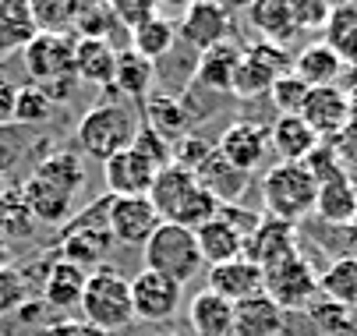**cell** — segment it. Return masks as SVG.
Wrapping results in <instances>:
<instances>
[{
  "label": "cell",
  "instance_id": "obj_1",
  "mask_svg": "<svg viewBox=\"0 0 357 336\" xmlns=\"http://www.w3.org/2000/svg\"><path fill=\"white\" fill-rule=\"evenodd\" d=\"M138 117L131 110V103L117 100V103H96L82 114L78 128H75V142H78V153L107 163L110 156L131 149L135 131H138Z\"/></svg>",
  "mask_w": 357,
  "mask_h": 336
},
{
  "label": "cell",
  "instance_id": "obj_2",
  "mask_svg": "<svg viewBox=\"0 0 357 336\" xmlns=\"http://www.w3.org/2000/svg\"><path fill=\"white\" fill-rule=\"evenodd\" d=\"M22 61L32 75V85H39L50 100L57 103H68L75 89H78V78H75V36H46L39 32L25 50H22Z\"/></svg>",
  "mask_w": 357,
  "mask_h": 336
},
{
  "label": "cell",
  "instance_id": "obj_3",
  "mask_svg": "<svg viewBox=\"0 0 357 336\" xmlns=\"http://www.w3.org/2000/svg\"><path fill=\"white\" fill-rule=\"evenodd\" d=\"M82 322L99 329V333H117L124 326L135 322L131 312V280H124L117 269L103 266L92 269L85 280V294H82V308H78Z\"/></svg>",
  "mask_w": 357,
  "mask_h": 336
},
{
  "label": "cell",
  "instance_id": "obj_4",
  "mask_svg": "<svg viewBox=\"0 0 357 336\" xmlns=\"http://www.w3.org/2000/svg\"><path fill=\"white\" fill-rule=\"evenodd\" d=\"M315 199H319V184L304 170V163H276L262 177L266 216H276L297 227L304 216L315 213Z\"/></svg>",
  "mask_w": 357,
  "mask_h": 336
},
{
  "label": "cell",
  "instance_id": "obj_5",
  "mask_svg": "<svg viewBox=\"0 0 357 336\" xmlns=\"http://www.w3.org/2000/svg\"><path fill=\"white\" fill-rule=\"evenodd\" d=\"M107 206H110V195L96 199L92 209L68 220L64 230L57 234V252L54 255L64 259V262H75L82 269H89V266L103 269V262L114 248V234H110V223H107Z\"/></svg>",
  "mask_w": 357,
  "mask_h": 336
},
{
  "label": "cell",
  "instance_id": "obj_6",
  "mask_svg": "<svg viewBox=\"0 0 357 336\" xmlns=\"http://www.w3.org/2000/svg\"><path fill=\"white\" fill-rule=\"evenodd\" d=\"M149 273H160L163 280L184 287L195 276H202L206 262H202L198 241H195V230H184L177 223H160L156 234L145 241V266Z\"/></svg>",
  "mask_w": 357,
  "mask_h": 336
},
{
  "label": "cell",
  "instance_id": "obj_7",
  "mask_svg": "<svg viewBox=\"0 0 357 336\" xmlns=\"http://www.w3.org/2000/svg\"><path fill=\"white\" fill-rule=\"evenodd\" d=\"M259 227V213L244 206H220V213L195 230V241L206 266H223L234 259H244L248 234Z\"/></svg>",
  "mask_w": 357,
  "mask_h": 336
},
{
  "label": "cell",
  "instance_id": "obj_8",
  "mask_svg": "<svg viewBox=\"0 0 357 336\" xmlns=\"http://www.w3.org/2000/svg\"><path fill=\"white\" fill-rule=\"evenodd\" d=\"M262 294L283 312H308V305L319 298V273L308 262V255H301L297 248L283 262L262 269Z\"/></svg>",
  "mask_w": 357,
  "mask_h": 336
},
{
  "label": "cell",
  "instance_id": "obj_9",
  "mask_svg": "<svg viewBox=\"0 0 357 336\" xmlns=\"http://www.w3.org/2000/svg\"><path fill=\"white\" fill-rule=\"evenodd\" d=\"M294 68V57L287 54V46H273L255 39L248 46H241V64L234 71V85L230 96L237 100H259V96H269L273 82L280 75H287Z\"/></svg>",
  "mask_w": 357,
  "mask_h": 336
},
{
  "label": "cell",
  "instance_id": "obj_10",
  "mask_svg": "<svg viewBox=\"0 0 357 336\" xmlns=\"http://www.w3.org/2000/svg\"><path fill=\"white\" fill-rule=\"evenodd\" d=\"M145 110V124L152 131H160L167 142H181L184 135L195 131L198 117H202V107H195L191 92H152L149 100L142 103Z\"/></svg>",
  "mask_w": 357,
  "mask_h": 336
},
{
  "label": "cell",
  "instance_id": "obj_11",
  "mask_svg": "<svg viewBox=\"0 0 357 336\" xmlns=\"http://www.w3.org/2000/svg\"><path fill=\"white\" fill-rule=\"evenodd\" d=\"M230 29H234V18H230V8L223 4H213V0H195V4L184 8L181 22H177V36L195 46V50H209V46H220L230 39Z\"/></svg>",
  "mask_w": 357,
  "mask_h": 336
},
{
  "label": "cell",
  "instance_id": "obj_12",
  "mask_svg": "<svg viewBox=\"0 0 357 336\" xmlns=\"http://www.w3.org/2000/svg\"><path fill=\"white\" fill-rule=\"evenodd\" d=\"M107 223H110L114 241L131 245V248H145V241L156 234V227L163 220H160L156 206L149 202V195H138V199H110Z\"/></svg>",
  "mask_w": 357,
  "mask_h": 336
},
{
  "label": "cell",
  "instance_id": "obj_13",
  "mask_svg": "<svg viewBox=\"0 0 357 336\" xmlns=\"http://www.w3.org/2000/svg\"><path fill=\"white\" fill-rule=\"evenodd\" d=\"M216 153H220L230 167H237V170H244V174L259 170V163H262L266 153H269V124H262V121H234V124L220 135Z\"/></svg>",
  "mask_w": 357,
  "mask_h": 336
},
{
  "label": "cell",
  "instance_id": "obj_14",
  "mask_svg": "<svg viewBox=\"0 0 357 336\" xmlns=\"http://www.w3.org/2000/svg\"><path fill=\"white\" fill-rule=\"evenodd\" d=\"M297 117L308 124L322 142H333V138L350 124V96H347V89H340V85L312 89Z\"/></svg>",
  "mask_w": 357,
  "mask_h": 336
},
{
  "label": "cell",
  "instance_id": "obj_15",
  "mask_svg": "<svg viewBox=\"0 0 357 336\" xmlns=\"http://www.w3.org/2000/svg\"><path fill=\"white\" fill-rule=\"evenodd\" d=\"M181 308V287L163 280L160 273L142 269L131 280V312L142 322H167Z\"/></svg>",
  "mask_w": 357,
  "mask_h": 336
},
{
  "label": "cell",
  "instance_id": "obj_16",
  "mask_svg": "<svg viewBox=\"0 0 357 336\" xmlns=\"http://www.w3.org/2000/svg\"><path fill=\"white\" fill-rule=\"evenodd\" d=\"M297 252V227L276 216H259V227L248 234V245H244V259L255 262L259 269H269L276 262H283L287 255Z\"/></svg>",
  "mask_w": 357,
  "mask_h": 336
},
{
  "label": "cell",
  "instance_id": "obj_17",
  "mask_svg": "<svg viewBox=\"0 0 357 336\" xmlns=\"http://www.w3.org/2000/svg\"><path fill=\"white\" fill-rule=\"evenodd\" d=\"M85 280L89 273L75 262H64L54 255V262L46 266V273L39 276V287H43V305L54 308L61 315L68 312H78L82 308V294H85Z\"/></svg>",
  "mask_w": 357,
  "mask_h": 336
},
{
  "label": "cell",
  "instance_id": "obj_18",
  "mask_svg": "<svg viewBox=\"0 0 357 336\" xmlns=\"http://www.w3.org/2000/svg\"><path fill=\"white\" fill-rule=\"evenodd\" d=\"M103 181L110 199H138L149 195L152 181H156V167L145 163L135 149H124L103 163Z\"/></svg>",
  "mask_w": 357,
  "mask_h": 336
},
{
  "label": "cell",
  "instance_id": "obj_19",
  "mask_svg": "<svg viewBox=\"0 0 357 336\" xmlns=\"http://www.w3.org/2000/svg\"><path fill=\"white\" fill-rule=\"evenodd\" d=\"M22 195L29 202V213L36 223H50V227H64L71 220V209H75V195L64 191L61 184L54 181H43L39 174H29L22 181Z\"/></svg>",
  "mask_w": 357,
  "mask_h": 336
},
{
  "label": "cell",
  "instance_id": "obj_20",
  "mask_svg": "<svg viewBox=\"0 0 357 336\" xmlns=\"http://www.w3.org/2000/svg\"><path fill=\"white\" fill-rule=\"evenodd\" d=\"M206 291L220 294L230 305H241L255 294H262V269L248 262V259H234L223 266H209V287Z\"/></svg>",
  "mask_w": 357,
  "mask_h": 336
},
{
  "label": "cell",
  "instance_id": "obj_21",
  "mask_svg": "<svg viewBox=\"0 0 357 336\" xmlns=\"http://www.w3.org/2000/svg\"><path fill=\"white\" fill-rule=\"evenodd\" d=\"M117 71V46L107 39H75V78L78 85L110 89Z\"/></svg>",
  "mask_w": 357,
  "mask_h": 336
},
{
  "label": "cell",
  "instance_id": "obj_22",
  "mask_svg": "<svg viewBox=\"0 0 357 336\" xmlns=\"http://www.w3.org/2000/svg\"><path fill=\"white\" fill-rule=\"evenodd\" d=\"M237 64H241V46L237 43L227 39L220 46H209V50H202L198 61H195L191 85H202V89H209V92H230Z\"/></svg>",
  "mask_w": 357,
  "mask_h": 336
},
{
  "label": "cell",
  "instance_id": "obj_23",
  "mask_svg": "<svg viewBox=\"0 0 357 336\" xmlns=\"http://www.w3.org/2000/svg\"><path fill=\"white\" fill-rule=\"evenodd\" d=\"M283 329H287V312L266 294H255L234 305V336H283Z\"/></svg>",
  "mask_w": 357,
  "mask_h": 336
},
{
  "label": "cell",
  "instance_id": "obj_24",
  "mask_svg": "<svg viewBox=\"0 0 357 336\" xmlns=\"http://www.w3.org/2000/svg\"><path fill=\"white\" fill-rule=\"evenodd\" d=\"M195 181H198L202 188H206L220 206H241V195L248 191L251 174H244V170L230 167L220 153H213L206 163H202V167L195 170Z\"/></svg>",
  "mask_w": 357,
  "mask_h": 336
},
{
  "label": "cell",
  "instance_id": "obj_25",
  "mask_svg": "<svg viewBox=\"0 0 357 336\" xmlns=\"http://www.w3.org/2000/svg\"><path fill=\"white\" fill-rule=\"evenodd\" d=\"M152 82H156V64H149L145 57H138L131 46L117 50V71H114V92L124 103H145L152 96Z\"/></svg>",
  "mask_w": 357,
  "mask_h": 336
},
{
  "label": "cell",
  "instance_id": "obj_26",
  "mask_svg": "<svg viewBox=\"0 0 357 336\" xmlns=\"http://www.w3.org/2000/svg\"><path fill=\"white\" fill-rule=\"evenodd\" d=\"M248 25L259 32L262 43H273V46H287L297 36L290 0H255L248 8Z\"/></svg>",
  "mask_w": 357,
  "mask_h": 336
},
{
  "label": "cell",
  "instance_id": "obj_27",
  "mask_svg": "<svg viewBox=\"0 0 357 336\" xmlns=\"http://www.w3.org/2000/svg\"><path fill=\"white\" fill-rule=\"evenodd\" d=\"M188 326L195 336H234V305L213 291H198L188 301Z\"/></svg>",
  "mask_w": 357,
  "mask_h": 336
},
{
  "label": "cell",
  "instance_id": "obj_28",
  "mask_svg": "<svg viewBox=\"0 0 357 336\" xmlns=\"http://www.w3.org/2000/svg\"><path fill=\"white\" fill-rule=\"evenodd\" d=\"M319 142L322 138L301 117H276V124L269 128V149L280 156V163H304Z\"/></svg>",
  "mask_w": 357,
  "mask_h": 336
},
{
  "label": "cell",
  "instance_id": "obj_29",
  "mask_svg": "<svg viewBox=\"0 0 357 336\" xmlns=\"http://www.w3.org/2000/svg\"><path fill=\"white\" fill-rule=\"evenodd\" d=\"M308 89H322V85H336L340 75L347 71V64L336 57V50L319 39V43H308L304 50L294 57V68H290Z\"/></svg>",
  "mask_w": 357,
  "mask_h": 336
},
{
  "label": "cell",
  "instance_id": "obj_30",
  "mask_svg": "<svg viewBox=\"0 0 357 336\" xmlns=\"http://www.w3.org/2000/svg\"><path fill=\"white\" fill-rule=\"evenodd\" d=\"M315 216L326 220V223H333V227H350L357 220V188H354V177L350 174L319 184Z\"/></svg>",
  "mask_w": 357,
  "mask_h": 336
},
{
  "label": "cell",
  "instance_id": "obj_31",
  "mask_svg": "<svg viewBox=\"0 0 357 336\" xmlns=\"http://www.w3.org/2000/svg\"><path fill=\"white\" fill-rule=\"evenodd\" d=\"M174 43H177V25L160 11V15H152L149 22H142L135 32H128V46L145 57L149 64H156L160 57H167L174 50Z\"/></svg>",
  "mask_w": 357,
  "mask_h": 336
},
{
  "label": "cell",
  "instance_id": "obj_32",
  "mask_svg": "<svg viewBox=\"0 0 357 336\" xmlns=\"http://www.w3.org/2000/svg\"><path fill=\"white\" fill-rule=\"evenodd\" d=\"M191 188H198V181H195L191 170H184V167H177V163L156 170V181H152V188H149V202L156 206V213H160L163 223H167L170 213L184 202V195H188Z\"/></svg>",
  "mask_w": 357,
  "mask_h": 336
},
{
  "label": "cell",
  "instance_id": "obj_33",
  "mask_svg": "<svg viewBox=\"0 0 357 336\" xmlns=\"http://www.w3.org/2000/svg\"><path fill=\"white\" fill-rule=\"evenodd\" d=\"M32 8L25 0H0V54H15L36 39Z\"/></svg>",
  "mask_w": 357,
  "mask_h": 336
},
{
  "label": "cell",
  "instance_id": "obj_34",
  "mask_svg": "<svg viewBox=\"0 0 357 336\" xmlns=\"http://www.w3.org/2000/svg\"><path fill=\"white\" fill-rule=\"evenodd\" d=\"M319 298L357 308V259L340 255L319 273Z\"/></svg>",
  "mask_w": 357,
  "mask_h": 336
},
{
  "label": "cell",
  "instance_id": "obj_35",
  "mask_svg": "<svg viewBox=\"0 0 357 336\" xmlns=\"http://www.w3.org/2000/svg\"><path fill=\"white\" fill-rule=\"evenodd\" d=\"M32 174H39L43 181L61 184L64 191H71V195H78L82 184H85V163H82V156L75 149H50L32 167Z\"/></svg>",
  "mask_w": 357,
  "mask_h": 336
},
{
  "label": "cell",
  "instance_id": "obj_36",
  "mask_svg": "<svg viewBox=\"0 0 357 336\" xmlns=\"http://www.w3.org/2000/svg\"><path fill=\"white\" fill-rule=\"evenodd\" d=\"M326 46L336 50V57L343 64H357V4H340L329 11V22H326Z\"/></svg>",
  "mask_w": 357,
  "mask_h": 336
},
{
  "label": "cell",
  "instance_id": "obj_37",
  "mask_svg": "<svg viewBox=\"0 0 357 336\" xmlns=\"http://www.w3.org/2000/svg\"><path fill=\"white\" fill-rule=\"evenodd\" d=\"M32 230H36V220L22 195V184L0 188V237L11 241V237H29Z\"/></svg>",
  "mask_w": 357,
  "mask_h": 336
},
{
  "label": "cell",
  "instance_id": "obj_38",
  "mask_svg": "<svg viewBox=\"0 0 357 336\" xmlns=\"http://www.w3.org/2000/svg\"><path fill=\"white\" fill-rule=\"evenodd\" d=\"M308 319L315 322L319 336H357V308L336 305L329 298H315L308 305Z\"/></svg>",
  "mask_w": 357,
  "mask_h": 336
},
{
  "label": "cell",
  "instance_id": "obj_39",
  "mask_svg": "<svg viewBox=\"0 0 357 336\" xmlns=\"http://www.w3.org/2000/svg\"><path fill=\"white\" fill-rule=\"evenodd\" d=\"M32 22L36 32L46 36H71L78 18V0H32Z\"/></svg>",
  "mask_w": 357,
  "mask_h": 336
},
{
  "label": "cell",
  "instance_id": "obj_40",
  "mask_svg": "<svg viewBox=\"0 0 357 336\" xmlns=\"http://www.w3.org/2000/svg\"><path fill=\"white\" fill-rule=\"evenodd\" d=\"M54 100L39 89V85H18L15 92V107H11V124L18 128H36V124H46L50 117H54Z\"/></svg>",
  "mask_w": 357,
  "mask_h": 336
},
{
  "label": "cell",
  "instance_id": "obj_41",
  "mask_svg": "<svg viewBox=\"0 0 357 336\" xmlns=\"http://www.w3.org/2000/svg\"><path fill=\"white\" fill-rule=\"evenodd\" d=\"M114 29L117 18L110 11V4H78V18H75V39H107L114 43Z\"/></svg>",
  "mask_w": 357,
  "mask_h": 336
},
{
  "label": "cell",
  "instance_id": "obj_42",
  "mask_svg": "<svg viewBox=\"0 0 357 336\" xmlns=\"http://www.w3.org/2000/svg\"><path fill=\"white\" fill-rule=\"evenodd\" d=\"M308 85H304L294 71H287V75H280L276 82H273V89H269V100H273V107L280 110V117H297L301 114V107H304V100H308Z\"/></svg>",
  "mask_w": 357,
  "mask_h": 336
},
{
  "label": "cell",
  "instance_id": "obj_43",
  "mask_svg": "<svg viewBox=\"0 0 357 336\" xmlns=\"http://www.w3.org/2000/svg\"><path fill=\"white\" fill-rule=\"evenodd\" d=\"M131 149H135L145 163H152L156 170H163V167H170V163H174V142H167L160 131H152L145 121H142V124H138V131H135Z\"/></svg>",
  "mask_w": 357,
  "mask_h": 336
},
{
  "label": "cell",
  "instance_id": "obj_44",
  "mask_svg": "<svg viewBox=\"0 0 357 336\" xmlns=\"http://www.w3.org/2000/svg\"><path fill=\"white\" fill-rule=\"evenodd\" d=\"M29 305V276L18 266L0 269V319L15 315L18 308Z\"/></svg>",
  "mask_w": 357,
  "mask_h": 336
},
{
  "label": "cell",
  "instance_id": "obj_45",
  "mask_svg": "<svg viewBox=\"0 0 357 336\" xmlns=\"http://www.w3.org/2000/svg\"><path fill=\"white\" fill-rule=\"evenodd\" d=\"M304 170L315 177V184H326V181H333V177L350 174V170L343 167V160H340V153H336L333 142H319V146L312 149V156L304 160Z\"/></svg>",
  "mask_w": 357,
  "mask_h": 336
},
{
  "label": "cell",
  "instance_id": "obj_46",
  "mask_svg": "<svg viewBox=\"0 0 357 336\" xmlns=\"http://www.w3.org/2000/svg\"><path fill=\"white\" fill-rule=\"evenodd\" d=\"M213 153H216V142H209L206 135H195V131L184 135L181 142H174V163L184 167V170H191V174L206 163Z\"/></svg>",
  "mask_w": 357,
  "mask_h": 336
},
{
  "label": "cell",
  "instance_id": "obj_47",
  "mask_svg": "<svg viewBox=\"0 0 357 336\" xmlns=\"http://www.w3.org/2000/svg\"><path fill=\"white\" fill-rule=\"evenodd\" d=\"M110 11H114V18H117L121 29L135 32L142 22H149L152 15H160V4H152V0H114Z\"/></svg>",
  "mask_w": 357,
  "mask_h": 336
},
{
  "label": "cell",
  "instance_id": "obj_48",
  "mask_svg": "<svg viewBox=\"0 0 357 336\" xmlns=\"http://www.w3.org/2000/svg\"><path fill=\"white\" fill-rule=\"evenodd\" d=\"M294 8V22H297V32H312V29H326L329 22V4L326 0H290Z\"/></svg>",
  "mask_w": 357,
  "mask_h": 336
},
{
  "label": "cell",
  "instance_id": "obj_49",
  "mask_svg": "<svg viewBox=\"0 0 357 336\" xmlns=\"http://www.w3.org/2000/svg\"><path fill=\"white\" fill-rule=\"evenodd\" d=\"M25 128H18V124H0V170H8V167H15V160L25 153Z\"/></svg>",
  "mask_w": 357,
  "mask_h": 336
},
{
  "label": "cell",
  "instance_id": "obj_50",
  "mask_svg": "<svg viewBox=\"0 0 357 336\" xmlns=\"http://www.w3.org/2000/svg\"><path fill=\"white\" fill-rule=\"evenodd\" d=\"M333 146H336V153H340L343 167H347V170H354V167H357V121H350V124L333 138Z\"/></svg>",
  "mask_w": 357,
  "mask_h": 336
},
{
  "label": "cell",
  "instance_id": "obj_51",
  "mask_svg": "<svg viewBox=\"0 0 357 336\" xmlns=\"http://www.w3.org/2000/svg\"><path fill=\"white\" fill-rule=\"evenodd\" d=\"M39 336H92V326H85L82 319H57V322H50Z\"/></svg>",
  "mask_w": 357,
  "mask_h": 336
},
{
  "label": "cell",
  "instance_id": "obj_52",
  "mask_svg": "<svg viewBox=\"0 0 357 336\" xmlns=\"http://www.w3.org/2000/svg\"><path fill=\"white\" fill-rule=\"evenodd\" d=\"M15 92H18V85H15V82L0 78V124H8V117H11V107H15Z\"/></svg>",
  "mask_w": 357,
  "mask_h": 336
},
{
  "label": "cell",
  "instance_id": "obj_53",
  "mask_svg": "<svg viewBox=\"0 0 357 336\" xmlns=\"http://www.w3.org/2000/svg\"><path fill=\"white\" fill-rule=\"evenodd\" d=\"M8 266H11V241L0 237V269H8Z\"/></svg>",
  "mask_w": 357,
  "mask_h": 336
},
{
  "label": "cell",
  "instance_id": "obj_54",
  "mask_svg": "<svg viewBox=\"0 0 357 336\" xmlns=\"http://www.w3.org/2000/svg\"><path fill=\"white\" fill-rule=\"evenodd\" d=\"M347 230H350V259H357V220H354Z\"/></svg>",
  "mask_w": 357,
  "mask_h": 336
},
{
  "label": "cell",
  "instance_id": "obj_55",
  "mask_svg": "<svg viewBox=\"0 0 357 336\" xmlns=\"http://www.w3.org/2000/svg\"><path fill=\"white\" fill-rule=\"evenodd\" d=\"M92 336H114V333H99V329H92Z\"/></svg>",
  "mask_w": 357,
  "mask_h": 336
},
{
  "label": "cell",
  "instance_id": "obj_56",
  "mask_svg": "<svg viewBox=\"0 0 357 336\" xmlns=\"http://www.w3.org/2000/svg\"><path fill=\"white\" fill-rule=\"evenodd\" d=\"M156 336H177V333H156Z\"/></svg>",
  "mask_w": 357,
  "mask_h": 336
}]
</instances>
